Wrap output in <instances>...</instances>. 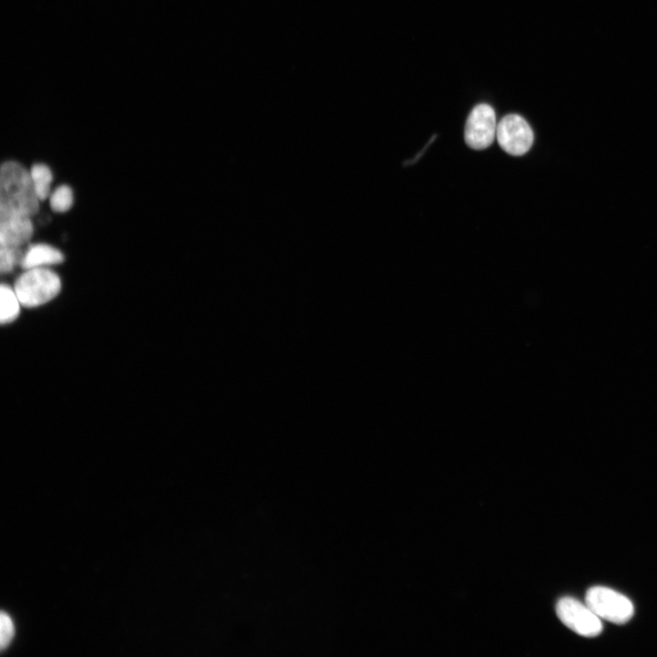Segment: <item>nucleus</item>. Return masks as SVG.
Returning <instances> with one entry per match:
<instances>
[{"label":"nucleus","instance_id":"9","mask_svg":"<svg viewBox=\"0 0 657 657\" xmlns=\"http://www.w3.org/2000/svg\"><path fill=\"white\" fill-rule=\"evenodd\" d=\"M0 303H2L0 320L3 324L10 323L18 318L22 303L15 289L3 284L0 288Z\"/></svg>","mask_w":657,"mask_h":657},{"label":"nucleus","instance_id":"11","mask_svg":"<svg viewBox=\"0 0 657 657\" xmlns=\"http://www.w3.org/2000/svg\"><path fill=\"white\" fill-rule=\"evenodd\" d=\"M51 207L59 213L68 211L74 204V194L71 187L62 186L58 187L50 197Z\"/></svg>","mask_w":657,"mask_h":657},{"label":"nucleus","instance_id":"5","mask_svg":"<svg viewBox=\"0 0 657 657\" xmlns=\"http://www.w3.org/2000/svg\"><path fill=\"white\" fill-rule=\"evenodd\" d=\"M497 139L500 147L509 155L521 157L531 148L534 135L528 122L518 115H509L501 119L497 128Z\"/></svg>","mask_w":657,"mask_h":657},{"label":"nucleus","instance_id":"7","mask_svg":"<svg viewBox=\"0 0 657 657\" xmlns=\"http://www.w3.org/2000/svg\"><path fill=\"white\" fill-rule=\"evenodd\" d=\"M33 235L34 224L31 217L0 216V245L3 247L21 248Z\"/></svg>","mask_w":657,"mask_h":657},{"label":"nucleus","instance_id":"2","mask_svg":"<svg viewBox=\"0 0 657 657\" xmlns=\"http://www.w3.org/2000/svg\"><path fill=\"white\" fill-rule=\"evenodd\" d=\"M62 281L54 271L36 268L27 269L15 283V289L23 306L39 307L54 299L61 291Z\"/></svg>","mask_w":657,"mask_h":657},{"label":"nucleus","instance_id":"8","mask_svg":"<svg viewBox=\"0 0 657 657\" xmlns=\"http://www.w3.org/2000/svg\"><path fill=\"white\" fill-rule=\"evenodd\" d=\"M65 260L64 254L54 247L38 244L30 247L22 260L25 269L42 268L47 265L60 264Z\"/></svg>","mask_w":657,"mask_h":657},{"label":"nucleus","instance_id":"10","mask_svg":"<svg viewBox=\"0 0 657 657\" xmlns=\"http://www.w3.org/2000/svg\"><path fill=\"white\" fill-rule=\"evenodd\" d=\"M31 176L40 200L47 199L51 194L54 179L51 169L45 165L38 164L33 167Z\"/></svg>","mask_w":657,"mask_h":657},{"label":"nucleus","instance_id":"12","mask_svg":"<svg viewBox=\"0 0 657 657\" xmlns=\"http://www.w3.org/2000/svg\"><path fill=\"white\" fill-rule=\"evenodd\" d=\"M21 248L3 247L0 248V270L4 274L14 270L18 263L24 258Z\"/></svg>","mask_w":657,"mask_h":657},{"label":"nucleus","instance_id":"1","mask_svg":"<svg viewBox=\"0 0 657 657\" xmlns=\"http://www.w3.org/2000/svg\"><path fill=\"white\" fill-rule=\"evenodd\" d=\"M32 176L17 162H7L0 172V216L32 217L40 209Z\"/></svg>","mask_w":657,"mask_h":657},{"label":"nucleus","instance_id":"3","mask_svg":"<svg viewBox=\"0 0 657 657\" xmlns=\"http://www.w3.org/2000/svg\"><path fill=\"white\" fill-rule=\"evenodd\" d=\"M585 602L599 618L615 624L628 622L634 613L633 604L627 597L606 587L589 589Z\"/></svg>","mask_w":657,"mask_h":657},{"label":"nucleus","instance_id":"13","mask_svg":"<svg viewBox=\"0 0 657 657\" xmlns=\"http://www.w3.org/2000/svg\"><path fill=\"white\" fill-rule=\"evenodd\" d=\"M0 632H2L0 634V646H2L3 650H5L11 644L15 633L14 622L6 612H3L2 616H0Z\"/></svg>","mask_w":657,"mask_h":657},{"label":"nucleus","instance_id":"6","mask_svg":"<svg viewBox=\"0 0 657 657\" xmlns=\"http://www.w3.org/2000/svg\"><path fill=\"white\" fill-rule=\"evenodd\" d=\"M497 128L494 109L486 104L479 105L472 110L466 124V144L474 150H484L494 142Z\"/></svg>","mask_w":657,"mask_h":657},{"label":"nucleus","instance_id":"4","mask_svg":"<svg viewBox=\"0 0 657 657\" xmlns=\"http://www.w3.org/2000/svg\"><path fill=\"white\" fill-rule=\"evenodd\" d=\"M561 622L574 632L584 637L598 636L602 623L588 606L571 597L561 598L556 606Z\"/></svg>","mask_w":657,"mask_h":657}]
</instances>
